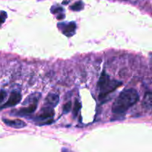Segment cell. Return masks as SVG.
I'll use <instances>...</instances> for the list:
<instances>
[{"instance_id":"3957f363","label":"cell","mask_w":152,"mask_h":152,"mask_svg":"<svg viewBox=\"0 0 152 152\" xmlns=\"http://www.w3.org/2000/svg\"><path fill=\"white\" fill-rule=\"evenodd\" d=\"M53 116H54V111H53V108L44 107V108L42 110L41 113L36 116L35 120L38 121V122H42L38 124L39 125H50L53 122V120L52 119Z\"/></svg>"},{"instance_id":"8fae6325","label":"cell","mask_w":152,"mask_h":152,"mask_svg":"<svg viewBox=\"0 0 152 152\" xmlns=\"http://www.w3.org/2000/svg\"><path fill=\"white\" fill-rule=\"evenodd\" d=\"M80 108H81V104L80 103V101L77 100V101H75V103H74V110H73V115H74V116H77Z\"/></svg>"},{"instance_id":"277c9868","label":"cell","mask_w":152,"mask_h":152,"mask_svg":"<svg viewBox=\"0 0 152 152\" xmlns=\"http://www.w3.org/2000/svg\"><path fill=\"white\" fill-rule=\"evenodd\" d=\"M37 102L38 101H33L29 103V105L28 107H22L19 110H13V114L18 116H27L32 114L36 111L37 108Z\"/></svg>"},{"instance_id":"4fadbf2b","label":"cell","mask_w":152,"mask_h":152,"mask_svg":"<svg viewBox=\"0 0 152 152\" xmlns=\"http://www.w3.org/2000/svg\"><path fill=\"white\" fill-rule=\"evenodd\" d=\"M6 18H7V13L4 11L0 12V26H1L3 22H4Z\"/></svg>"},{"instance_id":"8992f818","label":"cell","mask_w":152,"mask_h":152,"mask_svg":"<svg viewBox=\"0 0 152 152\" xmlns=\"http://www.w3.org/2000/svg\"><path fill=\"white\" fill-rule=\"evenodd\" d=\"M58 27L62 31V32L67 37H71L76 31V23L74 22H68V23H59Z\"/></svg>"},{"instance_id":"52a82bcc","label":"cell","mask_w":152,"mask_h":152,"mask_svg":"<svg viewBox=\"0 0 152 152\" xmlns=\"http://www.w3.org/2000/svg\"><path fill=\"white\" fill-rule=\"evenodd\" d=\"M59 101V95L55 93H49L45 98V107L53 108L56 107Z\"/></svg>"},{"instance_id":"5bb4252c","label":"cell","mask_w":152,"mask_h":152,"mask_svg":"<svg viewBox=\"0 0 152 152\" xmlns=\"http://www.w3.org/2000/svg\"><path fill=\"white\" fill-rule=\"evenodd\" d=\"M7 97V92L4 90H0V104L5 100Z\"/></svg>"},{"instance_id":"7a4b0ae2","label":"cell","mask_w":152,"mask_h":152,"mask_svg":"<svg viewBox=\"0 0 152 152\" xmlns=\"http://www.w3.org/2000/svg\"><path fill=\"white\" fill-rule=\"evenodd\" d=\"M122 83L123 82L111 79L110 76L107 74L106 72L103 71L97 83V88L99 93V98L100 99L104 98L106 95L121 86Z\"/></svg>"},{"instance_id":"ba28073f","label":"cell","mask_w":152,"mask_h":152,"mask_svg":"<svg viewBox=\"0 0 152 152\" xmlns=\"http://www.w3.org/2000/svg\"><path fill=\"white\" fill-rule=\"evenodd\" d=\"M3 122H4L6 125L10 127V128H16V129H20V128H23L26 127V123L23 122L21 119H14V120H10V119H3Z\"/></svg>"},{"instance_id":"30bf717a","label":"cell","mask_w":152,"mask_h":152,"mask_svg":"<svg viewBox=\"0 0 152 152\" xmlns=\"http://www.w3.org/2000/svg\"><path fill=\"white\" fill-rule=\"evenodd\" d=\"M83 8V1H79L76 2L75 4H73L71 7V9L73 10H76V11H79V10H82Z\"/></svg>"},{"instance_id":"7c38bea8","label":"cell","mask_w":152,"mask_h":152,"mask_svg":"<svg viewBox=\"0 0 152 152\" xmlns=\"http://www.w3.org/2000/svg\"><path fill=\"white\" fill-rule=\"evenodd\" d=\"M71 105H72V104H71V101H68L66 104H64L63 107H62V111H63V113L65 114H66L68 112H70V110H71Z\"/></svg>"},{"instance_id":"9c48e42d","label":"cell","mask_w":152,"mask_h":152,"mask_svg":"<svg viewBox=\"0 0 152 152\" xmlns=\"http://www.w3.org/2000/svg\"><path fill=\"white\" fill-rule=\"evenodd\" d=\"M143 106L146 109L151 110L152 106V96L150 92H146L145 95V98L143 99Z\"/></svg>"},{"instance_id":"6da1fadb","label":"cell","mask_w":152,"mask_h":152,"mask_svg":"<svg viewBox=\"0 0 152 152\" xmlns=\"http://www.w3.org/2000/svg\"><path fill=\"white\" fill-rule=\"evenodd\" d=\"M140 99L139 94L134 89H126L120 92L112 105L114 114L122 115L134 105Z\"/></svg>"},{"instance_id":"5b68a950","label":"cell","mask_w":152,"mask_h":152,"mask_svg":"<svg viewBox=\"0 0 152 152\" xmlns=\"http://www.w3.org/2000/svg\"><path fill=\"white\" fill-rule=\"evenodd\" d=\"M21 100H22V95H21L20 92L17 90H14L10 93V97L8 98L7 101L0 108H7V107L17 105L20 102Z\"/></svg>"}]
</instances>
